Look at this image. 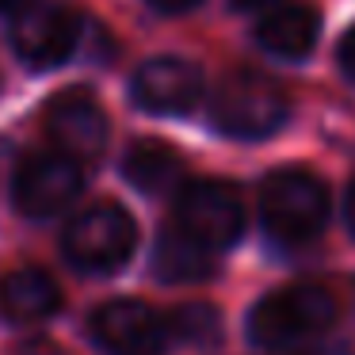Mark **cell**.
<instances>
[{
	"mask_svg": "<svg viewBox=\"0 0 355 355\" xmlns=\"http://www.w3.org/2000/svg\"><path fill=\"white\" fill-rule=\"evenodd\" d=\"M336 321V298L321 283H294L271 291L248 313V336L260 347H291Z\"/></svg>",
	"mask_w": 355,
	"mask_h": 355,
	"instance_id": "6da1fadb",
	"label": "cell"
},
{
	"mask_svg": "<svg viewBox=\"0 0 355 355\" xmlns=\"http://www.w3.org/2000/svg\"><path fill=\"white\" fill-rule=\"evenodd\" d=\"M286 92L271 77L256 69H237L218 85L214 100H210V119L222 134L241 141H256L275 134L286 123Z\"/></svg>",
	"mask_w": 355,
	"mask_h": 355,
	"instance_id": "7a4b0ae2",
	"label": "cell"
},
{
	"mask_svg": "<svg viewBox=\"0 0 355 355\" xmlns=\"http://www.w3.org/2000/svg\"><path fill=\"white\" fill-rule=\"evenodd\" d=\"M260 214L271 237L302 245L321 233L329 222V191L306 168H279L260 187Z\"/></svg>",
	"mask_w": 355,
	"mask_h": 355,
	"instance_id": "3957f363",
	"label": "cell"
},
{
	"mask_svg": "<svg viewBox=\"0 0 355 355\" xmlns=\"http://www.w3.org/2000/svg\"><path fill=\"white\" fill-rule=\"evenodd\" d=\"M138 245V225L119 202L88 207L65 225L62 248L80 271H119Z\"/></svg>",
	"mask_w": 355,
	"mask_h": 355,
	"instance_id": "277c9868",
	"label": "cell"
},
{
	"mask_svg": "<svg viewBox=\"0 0 355 355\" xmlns=\"http://www.w3.org/2000/svg\"><path fill=\"white\" fill-rule=\"evenodd\" d=\"M176 230L202 248H230L245 230V207L230 184L195 180L176 199Z\"/></svg>",
	"mask_w": 355,
	"mask_h": 355,
	"instance_id": "5b68a950",
	"label": "cell"
},
{
	"mask_svg": "<svg viewBox=\"0 0 355 355\" xmlns=\"http://www.w3.org/2000/svg\"><path fill=\"white\" fill-rule=\"evenodd\" d=\"M12 50L31 69H58L80 50V19L58 4H35L12 19Z\"/></svg>",
	"mask_w": 355,
	"mask_h": 355,
	"instance_id": "8992f818",
	"label": "cell"
},
{
	"mask_svg": "<svg viewBox=\"0 0 355 355\" xmlns=\"http://www.w3.org/2000/svg\"><path fill=\"white\" fill-rule=\"evenodd\" d=\"M85 187L80 176V164L65 153H35L19 164L12 195H16V207L27 218H54L65 207H73Z\"/></svg>",
	"mask_w": 355,
	"mask_h": 355,
	"instance_id": "52a82bcc",
	"label": "cell"
},
{
	"mask_svg": "<svg viewBox=\"0 0 355 355\" xmlns=\"http://www.w3.org/2000/svg\"><path fill=\"white\" fill-rule=\"evenodd\" d=\"M92 340L107 355H161L168 344V324L146 302L119 298L92 313Z\"/></svg>",
	"mask_w": 355,
	"mask_h": 355,
	"instance_id": "ba28073f",
	"label": "cell"
},
{
	"mask_svg": "<svg viewBox=\"0 0 355 355\" xmlns=\"http://www.w3.org/2000/svg\"><path fill=\"white\" fill-rule=\"evenodd\" d=\"M46 130L73 161H96L107 149V115L88 92H62L46 103Z\"/></svg>",
	"mask_w": 355,
	"mask_h": 355,
	"instance_id": "9c48e42d",
	"label": "cell"
},
{
	"mask_svg": "<svg viewBox=\"0 0 355 355\" xmlns=\"http://www.w3.org/2000/svg\"><path fill=\"white\" fill-rule=\"evenodd\" d=\"M130 96L149 115H184L202 96V73L184 58H153L134 73Z\"/></svg>",
	"mask_w": 355,
	"mask_h": 355,
	"instance_id": "30bf717a",
	"label": "cell"
},
{
	"mask_svg": "<svg viewBox=\"0 0 355 355\" xmlns=\"http://www.w3.org/2000/svg\"><path fill=\"white\" fill-rule=\"evenodd\" d=\"M321 35V19L309 4H286L260 19L256 42L275 58H306Z\"/></svg>",
	"mask_w": 355,
	"mask_h": 355,
	"instance_id": "8fae6325",
	"label": "cell"
},
{
	"mask_svg": "<svg viewBox=\"0 0 355 355\" xmlns=\"http://www.w3.org/2000/svg\"><path fill=\"white\" fill-rule=\"evenodd\" d=\"M62 306L58 283L39 268H16L0 279V309L12 321H42Z\"/></svg>",
	"mask_w": 355,
	"mask_h": 355,
	"instance_id": "7c38bea8",
	"label": "cell"
},
{
	"mask_svg": "<svg viewBox=\"0 0 355 355\" xmlns=\"http://www.w3.org/2000/svg\"><path fill=\"white\" fill-rule=\"evenodd\" d=\"M123 176L146 195H164L184 180V157L157 138H141L126 149Z\"/></svg>",
	"mask_w": 355,
	"mask_h": 355,
	"instance_id": "4fadbf2b",
	"label": "cell"
},
{
	"mask_svg": "<svg viewBox=\"0 0 355 355\" xmlns=\"http://www.w3.org/2000/svg\"><path fill=\"white\" fill-rule=\"evenodd\" d=\"M153 271L164 283H202L214 275V256L210 248L195 245L187 233L164 230L153 248Z\"/></svg>",
	"mask_w": 355,
	"mask_h": 355,
	"instance_id": "5bb4252c",
	"label": "cell"
},
{
	"mask_svg": "<svg viewBox=\"0 0 355 355\" xmlns=\"http://www.w3.org/2000/svg\"><path fill=\"white\" fill-rule=\"evenodd\" d=\"M164 324H168V332H176L184 344H195V347H207V344H214V340L222 336V317H218V309L202 306V302L180 306Z\"/></svg>",
	"mask_w": 355,
	"mask_h": 355,
	"instance_id": "9a60e30c",
	"label": "cell"
},
{
	"mask_svg": "<svg viewBox=\"0 0 355 355\" xmlns=\"http://www.w3.org/2000/svg\"><path fill=\"white\" fill-rule=\"evenodd\" d=\"M336 58H340V69H344V77L355 85V27H347V31H344Z\"/></svg>",
	"mask_w": 355,
	"mask_h": 355,
	"instance_id": "2e32d148",
	"label": "cell"
},
{
	"mask_svg": "<svg viewBox=\"0 0 355 355\" xmlns=\"http://www.w3.org/2000/svg\"><path fill=\"white\" fill-rule=\"evenodd\" d=\"M157 12H187V8H195L199 0H149Z\"/></svg>",
	"mask_w": 355,
	"mask_h": 355,
	"instance_id": "e0dca14e",
	"label": "cell"
},
{
	"mask_svg": "<svg viewBox=\"0 0 355 355\" xmlns=\"http://www.w3.org/2000/svg\"><path fill=\"white\" fill-rule=\"evenodd\" d=\"M275 0H233V8H245V12H256V8H268Z\"/></svg>",
	"mask_w": 355,
	"mask_h": 355,
	"instance_id": "ac0fdd59",
	"label": "cell"
},
{
	"mask_svg": "<svg viewBox=\"0 0 355 355\" xmlns=\"http://www.w3.org/2000/svg\"><path fill=\"white\" fill-rule=\"evenodd\" d=\"M347 225H352V233H355V180H352V187H347Z\"/></svg>",
	"mask_w": 355,
	"mask_h": 355,
	"instance_id": "d6986e66",
	"label": "cell"
},
{
	"mask_svg": "<svg viewBox=\"0 0 355 355\" xmlns=\"http://www.w3.org/2000/svg\"><path fill=\"white\" fill-rule=\"evenodd\" d=\"M306 355H352V352H347V347H317V352H306Z\"/></svg>",
	"mask_w": 355,
	"mask_h": 355,
	"instance_id": "ffe728a7",
	"label": "cell"
},
{
	"mask_svg": "<svg viewBox=\"0 0 355 355\" xmlns=\"http://www.w3.org/2000/svg\"><path fill=\"white\" fill-rule=\"evenodd\" d=\"M12 4H19V0H0V8H12Z\"/></svg>",
	"mask_w": 355,
	"mask_h": 355,
	"instance_id": "44dd1931",
	"label": "cell"
}]
</instances>
